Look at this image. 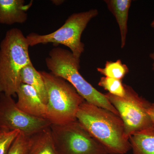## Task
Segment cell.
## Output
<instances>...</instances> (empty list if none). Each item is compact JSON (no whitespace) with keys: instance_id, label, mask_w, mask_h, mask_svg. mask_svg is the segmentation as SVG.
Here are the masks:
<instances>
[{"instance_id":"6da1fadb","label":"cell","mask_w":154,"mask_h":154,"mask_svg":"<svg viewBox=\"0 0 154 154\" xmlns=\"http://www.w3.org/2000/svg\"><path fill=\"white\" fill-rule=\"evenodd\" d=\"M76 119L108 154H125L131 149L123 122L111 111L85 101L78 110Z\"/></svg>"},{"instance_id":"7a4b0ae2","label":"cell","mask_w":154,"mask_h":154,"mask_svg":"<svg viewBox=\"0 0 154 154\" xmlns=\"http://www.w3.org/2000/svg\"><path fill=\"white\" fill-rule=\"evenodd\" d=\"M29 45L22 30L14 28L6 32L0 44V94L13 96L21 85L20 73L31 63Z\"/></svg>"},{"instance_id":"3957f363","label":"cell","mask_w":154,"mask_h":154,"mask_svg":"<svg viewBox=\"0 0 154 154\" xmlns=\"http://www.w3.org/2000/svg\"><path fill=\"white\" fill-rule=\"evenodd\" d=\"M80 59L75 57L69 51L60 47L51 49L45 59L50 72L69 83L85 101L119 116L118 111L105 94L95 89L80 73Z\"/></svg>"},{"instance_id":"277c9868","label":"cell","mask_w":154,"mask_h":154,"mask_svg":"<svg viewBox=\"0 0 154 154\" xmlns=\"http://www.w3.org/2000/svg\"><path fill=\"white\" fill-rule=\"evenodd\" d=\"M39 72L48 94L46 119L51 125L66 124L77 120V112L85 99L63 78L51 72Z\"/></svg>"},{"instance_id":"5b68a950","label":"cell","mask_w":154,"mask_h":154,"mask_svg":"<svg viewBox=\"0 0 154 154\" xmlns=\"http://www.w3.org/2000/svg\"><path fill=\"white\" fill-rule=\"evenodd\" d=\"M98 14L96 9L74 13L54 32L45 35L30 33L26 36L27 42L29 46L48 43L63 45L69 48L75 57L80 59L85 51V44L81 41L82 34L91 19Z\"/></svg>"},{"instance_id":"8992f818","label":"cell","mask_w":154,"mask_h":154,"mask_svg":"<svg viewBox=\"0 0 154 154\" xmlns=\"http://www.w3.org/2000/svg\"><path fill=\"white\" fill-rule=\"evenodd\" d=\"M125 95L118 97L107 93L105 97L118 111L124 125L126 136L153 127L154 124L147 113L151 103L139 95L131 87L124 84Z\"/></svg>"},{"instance_id":"52a82bcc","label":"cell","mask_w":154,"mask_h":154,"mask_svg":"<svg viewBox=\"0 0 154 154\" xmlns=\"http://www.w3.org/2000/svg\"><path fill=\"white\" fill-rule=\"evenodd\" d=\"M54 143L59 154H108L77 120L51 125Z\"/></svg>"},{"instance_id":"ba28073f","label":"cell","mask_w":154,"mask_h":154,"mask_svg":"<svg viewBox=\"0 0 154 154\" xmlns=\"http://www.w3.org/2000/svg\"><path fill=\"white\" fill-rule=\"evenodd\" d=\"M12 97L0 94V129L18 130L30 136L51 126L46 119L34 117L19 109Z\"/></svg>"},{"instance_id":"9c48e42d","label":"cell","mask_w":154,"mask_h":154,"mask_svg":"<svg viewBox=\"0 0 154 154\" xmlns=\"http://www.w3.org/2000/svg\"><path fill=\"white\" fill-rule=\"evenodd\" d=\"M17 95L18 101L16 104L19 109L34 117L46 119V105L33 88L22 83Z\"/></svg>"},{"instance_id":"30bf717a","label":"cell","mask_w":154,"mask_h":154,"mask_svg":"<svg viewBox=\"0 0 154 154\" xmlns=\"http://www.w3.org/2000/svg\"><path fill=\"white\" fill-rule=\"evenodd\" d=\"M33 2L25 5L24 0H0V24H22L28 19L27 11Z\"/></svg>"},{"instance_id":"8fae6325","label":"cell","mask_w":154,"mask_h":154,"mask_svg":"<svg viewBox=\"0 0 154 154\" xmlns=\"http://www.w3.org/2000/svg\"><path fill=\"white\" fill-rule=\"evenodd\" d=\"M26 154H59L54 143L50 126L30 136Z\"/></svg>"},{"instance_id":"7c38bea8","label":"cell","mask_w":154,"mask_h":154,"mask_svg":"<svg viewBox=\"0 0 154 154\" xmlns=\"http://www.w3.org/2000/svg\"><path fill=\"white\" fill-rule=\"evenodd\" d=\"M109 11L115 17L119 27L121 35L122 48L125 46L128 33V11L131 0H106L104 1Z\"/></svg>"},{"instance_id":"4fadbf2b","label":"cell","mask_w":154,"mask_h":154,"mask_svg":"<svg viewBox=\"0 0 154 154\" xmlns=\"http://www.w3.org/2000/svg\"><path fill=\"white\" fill-rule=\"evenodd\" d=\"M22 84L28 85L37 92L40 99L46 105L48 94L45 82L40 72L37 71L32 63L24 68L20 73Z\"/></svg>"},{"instance_id":"5bb4252c","label":"cell","mask_w":154,"mask_h":154,"mask_svg":"<svg viewBox=\"0 0 154 154\" xmlns=\"http://www.w3.org/2000/svg\"><path fill=\"white\" fill-rule=\"evenodd\" d=\"M133 154H154V127L134 133L129 137Z\"/></svg>"},{"instance_id":"9a60e30c","label":"cell","mask_w":154,"mask_h":154,"mask_svg":"<svg viewBox=\"0 0 154 154\" xmlns=\"http://www.w3.org/2000/svg\"><path fill=\"white\" fill-rule=\"evenodd\" d=\"M97 70L105 77L122 80L129 72V69L119 59L115 62L107 61L105 67L97 68Z\"/></svg>"},{"instance_id":"2e32d148","label":"cell","mask_w":154,"mask_h":154,"mask_svg":"<svg viewBox=\"0 0 154 154\" xmlns=\"http://www.w3.org/2000/svg\"><path fill=\"white\" fill-rule=\"evenodd\" d=\"M98 85L108 91L109 94L114 96L123 97L125 95V88L122 80L102 77L99 80Z\"/></svg>"},{"instance_id":"e0dca14e","label":"cell","mask_w":154,"mask_h":154,"mask_svg":"<svg viewBox=\"0 0 154 154\" xmlns=\"http://www.w3.org/2000/svg\"><path fill=\"white\" fill-rule=\"evenodd\" d=\"M18 130L0 129V154H8L14 140L20 133Z\"/></svg>"},{"instance_id":"ac0fdd59","label":"cell","mask_w":154,"mask_h":154,"mask_svg":"<svg viewBox=\"0 0 154 154\" xmlns=\"http://www.w3.org/2000/svg\"><path fill=\"white\" fill-rule=\"evenodd\" d=\"M30 136L20 132L14 140L8 154H26L29 146Z\"/></svg>"},{"instance_id":"d6986e66","label":"cell","mask_w":154,"mask_h":154,"mask_svg":"<svg viewBox=\"0 0 154 154\" xmlns=\"http://www.w3.org/2000/svg\"><path fill=\"white\" fill-rule=\"evenodd\" d=\"M147 113L154 124V103L151 104L148 109Z\"/></svg>"},{"instance_id":"ffe728a7","label":"cell","mask_w":154,"mask_h":154,"mask_svg":"<svg viewBox=\"0 0 154 154\" xmlns=\"http://www.w3.org/2000/svg\"><path fill=\"white\" fill-rule=\"evenodd\" d=\"M51 2L54 3V4L55 5H60L61 4H62L64 2V1H61V0H57V1H52Z\"/></svg>"},{"instance_id":"44dd1931","label":"cell","mask_w":154,"mask_h":154,"mask_svg":"<svg viewBox=\"0 0 154 154\" xmlns=\"http://www.w3.org/2000/svg\"><path fill=\"white\" fill-rule=\"evenodd\" d=\"M149 57L153 60L152 68V69L154 71V51L149 54Z\"/></svg>"},{"instance_id":"7402d4cb","label":"cell","mask_w":154,"mask_h":154,"mask_svg":"<svg viewBox=\"0 0 154 154\" xmlns=\"http://www.w3.org/2000/svg\"><path fill=\"white\" fill-rule=\"evenodd\" d=\"M151 27L154 29V19L153 20L151 24Z\"/></svg>"}]
</instances>
